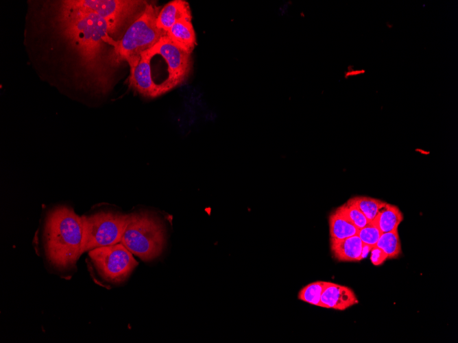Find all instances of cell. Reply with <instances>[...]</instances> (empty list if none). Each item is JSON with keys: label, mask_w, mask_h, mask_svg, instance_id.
Masks as SVG:
<instances>
[{"label": "cell", "mask_w": 458, "mask_h": 343, "mask_svg": "<svg viewBox=\"0 0 458 343\" xmlns=\"http://www.w3.org/2000/svg\"><path fill=\"white\" fill-rule=\"evenodd\" d=\"M58 21L64 37L78 53L82 65L91 75L98 78L104 45H115L109 34L112 26L95 13L78 9L60 8Z\"/></svg>", "instance_id": "cell-1"}, {"label": "cell", "mask_w": 458, "mask_h": 343, "mask_svg": "<svg viewBox=\"0 0 458 343\" xmlns=\"http://www.w3.org/2000/svg\"><path fill=\"white\" fill-rule=\"evenodd\" d=\"M82 217L68 206L60 205L48 213L45 223L44 251L48 262L57 270L68 271L82 255Z\"/></svg>", "instance_id": "cell-2"}, {"label": "cell", "mask_w": 458, "mask_h": 343, "mask_svg": "<svg viewBox=\"0 0 458 343\" xmlns=\"http://www.w3.org/2000/svg\"><path fill=\"white\" fill-rule=\"evenodd\" d=\"M121 242L143 261H152L160 256L164 249V225L152 212L130 214Z\"/></svg>", "instance_id": "cell-3"}, {"label": "cell", "mask_w": 458, "mask_h": 343, "mask_svg": "<svg viewBox=\"0 0 458 343\" xmlns=\"http://www.w3.org/2000/svg\"><path fill=\"white\" fill-rule=\"evenodd\" d=\"M159 8L146 5L140 16L129 27L119 40L116 41L110 58L114 64L126 61L128 64L141 58V54L154 46L166 32L156 25Z\"/></svg>", "instance_id": "cell-4"}, {"label": "cell", "mask_w": 458, "mask_h": 343, "mask_svg": "<svg viewBox=\"0 0 458 343\" xmlns=\"http://www.w3.org/2000/svg\"><path fill=\"white\" fill-rule=\"evenodd\" d=\"M87 264L97 282L119 284L128 278L138 262L133 254L119 242L89 251Z\"/></svg>", "instance_id": "cell-5"}, {"label": "cell", "mask_w": 458, "mask_h": 343, "mask_svg": "<svg viewBox=\"0 0 458 343\" xmlns=\"http://www.w3.org/2000/svg\"><path fill=\"white\" fill-rule=\"evenodd\" d=\"M83 227L82 254L121 242L130 214L101 211L81 216Z\"/></svg>", "instance_id": "cell-6"}, {"label": "cell", "mask_w": 458, "mask_h": 343, "mask_svg": "<svg viewBox=\"0 0 458 343\" xmlns=\"http://www.w3.org/2000/svg\"><path fill=\"white\" fill-rule=\"evenodd\" d=\"M156 55L165 60L168 68V77L160 84L165 93L182 84L187 78L191 70V53L175 45L165 34L151 48L141 55L152 59Z\"/></svg>", "instance_id": "cell-7"}, {"label": "cell", "mask_w": 458, "mask_h": 343, "mask_svg": "<svg viewBox=\"0 0 458 343\" xmlns=\"http://www.w3.org/2000/svg\"><path fill=\"white\" fill-rule=\"evenodd\" d=\"M60 8L78 9L97 14L117 29L124 18L133 13L141 4L133 0H65Z\"/></svg>", "instance_id": "cell-8"}, {"label": "cell", "mask_w": 458, "mask_h": 343, "mask_svg": "<svg viewBox=\"0 0 458 343\" xmlns=\"http://www.w3.org/2000/svg\"><path fill=\"white\" fill-rule=\"evenodd\" d=\"M151 59L141 58L129 64V86L142 96L154 99L165 94L160 84L154 81L152 76Z\"/></svg>", "instance_id": "cell-9"}, {"label": "cell", "mask_w": 458, "mask_h": 343, "mask_svg": "<svg viewBox=\"0 0 458 343\" xmlns=\"http://www.w3.org/2000/svg\"><path fill=\"white\" fill-rule=\"evenodd\" d=\"M358 303L357 296L351 288L329 281L320 298V307L337 310H345Z\"/></svg>", "instance_id": "cell-10"}, {"label": "cell", "mask_w": 458, "mask_h": 343, "mask_svg": "<svg viewBox=\"0 0 458 343\" xmlns=\"http://www.w3.org/2000/svg\"><path fill=\"white\" fill-rule=\"evenodd\" d=\"M333 256L339 262H358L364 257L362 241L357 235L341 240L330 238Z\"/></svg>", "instance_id": "cell-11"}, {"label": "cell", "mask_w": 458, "mask_h": 343, "mask_svg": "<svg viewBox=\"0 0 458 343\" xmlns=\"http://www.w3.org/2000/svg\"><path fill=\"white\" fill-rule=\"evenodd\" d=\"M181 19L191 20V9L189 3L183 0H174L167 3L159 12L157 27L167 32L170 27Z\"/></svg>", "instance_id": "cell-12"}, {"label": "cell", "mask_w": 458, "mask_h": 343, "mask_svg": "<svg viewBox=\"0 0 458 343\" xmlns=\"http://www.w3.org/2000/svg\"><path fill=\"white\" fill-rule=\"evenodd\" d=\"M166 35L175 45L191 54L196 45L191 20L181 19L177 21L166 32Z\"/></svg>", "instance_id": "cell-13"}, {"label": "cell", "mask_w": 458, "mask_h": 343, "mask_svg": "<svg viewBox=\"0 0 458 343\" xmlns=\"http://www.w3.org/2000/svg\"><path fill=\"white\" fill-rule=\"evenodd\" d=\"M402 220L403 214L398 207L384 202L372 222L381 233H387L398 229Z\"/></svg>", "instance_id": "cell-14"}, {"label": "cell", "mask_w": 458, "mask_h": 343, "mask_svg": "<svg viewBox=\"0 0 458 343\" xmlns=\"http://www.w3.org/2000/svg\"><path fill=\"white\" fill-rule=\"evenodd\" d=\"M328 223L330 238L341 240L357 234L358 229L339 207L331 212Z\"/></svg>", "instance_id": "cell-15"}, {"label": "cell", "mask_w": 458, "mask_h": 343, "mask_svg": "<svg viewBox=\"0 0 458 343\" xmlns=\"http://www.w3.org/2000/svg\"><path fill=\"white\" fill-rule=\"evenodd\" d=\"M376 246L387 255L388 259H396L402 253L401 243L398 229L382 233Z\"/></svg>", "instance_id": "cell-16"}, {"label": "cell", "mask_w": 458, "mask_h": 343, "mask_svg": "<svg viewBox=\"0 0 458 343\" xmlns=\"http://www.w3.org/2000/svg\"><path fill=\"white\" fill-rule=\"evenodd\" d=\"M349 201L358 207L370 222L374 220L379 208L385 202L380 199L363 196H354L350 199Z\"/></svg>", "instance_id": "cell-17"}, {"label": "cell", "mask_w": 458, "mask_h": 343, "mask_svg": "<svg viewBox=\"0 0 458 343\" xmlns=\"http://www.w3.org/2000/svg\"><path fill=\"white\" fill-rule=\"evenodd\" d=\"M328 281H318L303 287L298 293V299L320 307V298Z\"/></svg>", "instance_id": "cell-18"}, {"label": "cell", "mask_w": 458, "mask_h": 343, "mask_svg": "<svg viewBox=\"0 0 458 343\" xmlns=\"http://www.w3.org/2000/svg\"><path fill=\"white\" fill-rule=\"evenodd\" d=\"M339 207L358 229L370 223L358 207L349 200Z\"/></svg>", "instance_id": "cell-19"}, {"label": "cell", "mask_w": 458, "mask_h": 343, "mask_svg": "<svg viewBox=\"0 0 458 343\" xmlns=\"http://www.w3.org/2000/svg\"><path fill=\"white\" fill-rule=\"evenodd\" d=\"M381 233L376 225L373 222H370L364 227L358 229L357 236L364 245L372 248L376 246Z\"/></svg>", "instance_id": "cell-20"}, {"label": "cell", "mask_w": 458, "mask_h": 343, "mask_svg": "<svg viewBox=\"0 0 458 343\" xmlns=\"http://www.w3.org/2000/svg\"><path fill=\"white\" fill-rule=\"evenodd\" d=\"M370 253V261L374 266L381 265L387 259V255L376 246L371 248Z\"/></svg>", "instance_id": "cell-21"}, {"label": "cell", "mask_w": 458, "mask_h": 343, "mask_svg": "<svg viewBox=\"0 0 458 343\" xmlns=\"http://www.w3.org/2000/svg\"><path fill=\"white\" fill-rule=\"evenodd\" d=\"M365 73V69H357L352 71H349L346 73V77L357 76L359 75L364 74Z\"/></svg>", "instance_id": "cell-22"}]
</instances>
